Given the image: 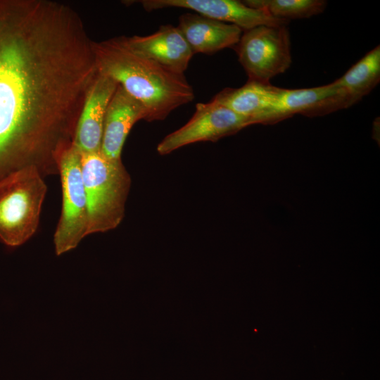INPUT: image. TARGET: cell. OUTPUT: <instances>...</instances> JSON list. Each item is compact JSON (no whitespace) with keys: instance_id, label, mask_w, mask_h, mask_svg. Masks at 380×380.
Returning <instances> with one entry per match:
<instances>
[{"instance_id":"1","label":"cell","mask_w":380,"mask_h":380,"mask_svg":"<svg viewBox=\"0 0 380 380\" xmlns=\"http://www.w3.org/2000/svg\"><path fill=\"white\" fill-rule=\"evenodd\" d=\"M98 75L78 14L49 0H0V179L58 172Z\"/></svg>"},{"instance_id":"2","label":"cell","mask_w":380,"mask_h":380,"mask_svg":"<svg viewBox=\"0 0 380 380\" xmlns=\"http://www.w3.org/2000/svg\"><path fill=\"white\" fill-rule=\"evenodd\" d=\"M92 48L98 72L113 79L144 106L146 121L163 120L193 101L194 92L184 74L130 51L118 37L92 42Z\"/></svg>"},{"instance_id":"3","label":"cell","mask_w":380,"mask_h":380,"mask_svg":"<svg viewBox=\"0 0 380 380\" xmlns=\"http://www.w3.org/2000/svg\"><path fill=\"white\" fill-rule=\"evenodd\" d=\"M88 212L87 235L115 229L122 222L131 178L122 160L106 158L101 151L80 153Z\"/></svg>"},{"instance_id":"4","label":"cell","mask_w":380,"mask_h":380,"mask_svg":"<svg viewBox=\"0 0 380 380\" xmlns=\"http://www.w3.org/2000/svg\"><path fill=\"white\" fill-rule=\"evenodd\" d=\"M43 175L34 167L0 179V241L15 248L36 232L47 191Z\"/></svg>"},{"instance_id":"5","label":"cell","mask_w":380,"mask_h":380,"mask_svg":"<svg viewBox=\"0 0 380 380\" xmlns=\"http://www.w3.org/2000/svg\"><path fill=\"white\" fill-rule=\"evenodd\" d=\"M62 186L61 214L54 233L56 253L76 248L87 236L88 212L82 179L80 152L72 144L58 161Z\"/></svg>"},{"instance_id":"6","label":"cell","mask_w":380,"mask_h":380,"mask_svg":"<svg viewBox=\"0 0 380 380\" xmlns=\"http://www.w3.org/2000/svg\"><path fill=\"white\" fill-rule=\"evenodd\" d=\"M234 48L248 80L270 83L289 69L292 61L287 25H260L243 31Z\"/></svg>"},{"instance_id":"7","label":"cell","mask_w":380,"mask_h":380,"mask_svg":"<svg viewBox=\"0 0 380 380\" xmlns=\"http://www.w3.org/2000/svg\"><path fill=\"white\" fill-rule=\"evenodd\" d=\"M251 125L248 119L211 99L208 103H198L191 119L167 134L156 149L160 155H167L196 142L217 141Z\"/></svg>"},{"instance_id":"8","label":"cell","mask_w":380,"mask_h":380,"mask_svg":"<svg viewBox=\"0 0 380 380\" xmlns=\"http://www.w3.org/2000/svg\"><path fill=\"white\" fill-rule=\"evenodd\" d=\"M356 103L335 81L317 87L283 89L277 87L273 102L258 123L275 122L295 114L323 115Z\"/></svg>"},{"instance_id":"9","label":"cell","mask_w":380,"mask_h":380,"mask_svg":"<svg viewBox=\"0 0 380 380\" xmlns=\"http://www.w3.org/2000/svg\"><path fill=\"white\" fill-rule=\"evenodd\" d=\"M147 11L180 8L194 11L201 15L234 25L243 31L260 25H288L289 20L272 16L266 10L254 8L236 0H142Z\"/></svg>"},{"instance_id":"10","label":"cell","mask_w":380,"mask_h":380,"mask_svg":"<svg viewBox=\"0 0 380 380\" xmlns=\"http://www.w3.org/2000/svg\"><path fill=\"white\" fill-rule=\"evenodd\" d=\"M118 39L130 51L179 74H184L194 54L177 26L172 25H161L149 35Z\"/></svg>"},{"instance_id":"11","label":"cell","mask_w":380,"mask_h":380,"mask_svg":"<svg viewBox=\"0 0 380 380\" xmlns=\"http://www.w3.org/2000/svg\"><path fill=\"white\" fill-rule=\"evenodd\" d=\"M118 85L110 77L98 72L76 126L73 145L80 153L101 150L106 109Z\"/></svg>"},{"instance_id":"12","label":"cell","mask_w":380,"mask_h":380,"mask_svg":"<svg viewBox=\"0 0 380 380\" xmlns=\"http://www.w3.org/2000/svg\"><path fill=\"white\" fill-rule=\"evenodd\" d=\"M146 118L144 106L118 84L105 115L100 150L103 155L110 160H122V150L130 129Z\"/></svg>"},{"instance_id":"13","label":"cell","mask_w":380,"mask_h":380,"mask_svg":"<svg viewBox=\"0 0 380 380\" xmlns=\"http://www.w3.org/2000/svg\"><path fill=\"white\" fill-rule=\"evenodd\" d=\"M177 27L194 54H213L226 48H234L243 33L234 25L196 13L182 15Z\"/></svg>"},{"instance_id":"14","label":"cell","mask_w":380,"mask_h":380,"mask_svg":"<svg viewBox=\"0 0 380 380\" xmlns=\"http://www.w3.org/2000/svg\"><path fill=\"white\" fill-rule=\"evenodd\" d=\"M276 89L270 83L248 80L241 87L224 89L212 99L248 119L253 125L258 122L272 105Z\"/></svg>"},{"instance_id":"15","label":"cell","mask_w":380,"mask_h":380,"mask_svg":"<svg viewBox=\"0 0 380 380\" xmlns=\"http://www.w3.org/2000/svg\"><path fill=\"white\" fill-rule=\"evenodd\" d=\"M380 81V46L367 53L335 82L357 103Z\"/></svg>"},{"instance_id":"16","label":"cell","mask_w":380,"mask_h":380,"mask_svg":"<svg viewBox=\"0 0 380 380\" xmlns=\"http://www.w3.org/2000/svg\"><path fill=\"white\" fill-rule=\"evenodd\" d=\"M243 2L251 8L265 9L274 18L286 20L308 18L320 14L327 5L324 0H246Z\"/></svg>"}]
</instances>
